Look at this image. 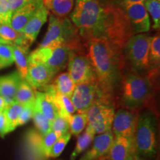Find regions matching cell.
I'll return each mask as SVG.
<instances>
[{
	"label": "cell",
	"instance_id": "1",
	"mask_svg": "<svg viewBox=\"0 0 160 160\" xmlns=\"http://www.w3.org/2000/svg\"><path fill=\"white\" fill-rule=\"evenodd\" d=\"M70 19L86 42L104 39L122 48L133 36L122 11L102 6L98 0H76Z\"/></svg>",
	"mask_w": 160,
	"mask_h": 160
},
{
	"label": "cell",
	"instance_id": "2",
	"mask_svg": "<svg viewBox=\"0 0 160 160\" xmlns=\"http://www.w3.org/2000/svg\"><path fill=\"white\" fill-rule=\"evenodd\" d=\"M86 56L91 62L100 88L117 101L120 79L125 69L122 48L107 39H91L87 42Z\"/></svg>",
	"mask_w": 160,
	"mask_h": 160
},
{
	"label": "cell",
	"instance_id": "3",
	"mask_svg": "<svg viewBox=\"0 0 160 160\" xmlns=\"http://www.w3.org/2000/svg\"><path fill=\"white\" fill-rule=\"evenodd\" d=\"M155 77L124 69L117 93V105L131 111H141L154 95Z\"/></svg>",
	"mask_w": 160,
	"mask_h": 160
},
{
	"label": "cell",
	"instance_id": "4",
	"mask_svg": "<svg viewBox=\"0 0 160 160\" xmlns=\"http://www.w3.org/2000/svg\"><path fill=\"white\" fill-rule=\"evenodd\" d=\"M60 46H66L74 53H85L87 42L69 18H58L50 14L47 32L39 48H54Z\"/></svg>",
	"mask_w": 160,
	"mask_h": 160
},
{
	"label": "cell",
	"instance_id": "5",
	"mask_svg": "<svg viewBox=\"0 0 160 160\" xmlns=\"http://www.w3.org/2000/svg\"><path fill=\"white\" fill-rule=\"evenodd\" d=\"M133 142L135 153L145 160H151L157 157V124L151 112L143 111L139 113Z\"/></svg>",
	"mask_w": 160,
	"mask_h": 160
},
{
	"label": "cell",
	"instance_id": "6",
	"mask_svg": "<svg viewBox=\"0 0 160 160\" xmlns=\"http://www.w3.org/2000/svg\"><path fill=\"white\" fill-rule=\"evenodd\" d=\"M152 37L145 33H139L132 36L126 42L122 48L125 69L139 75H151L148 53Z\"/></svg>",
	"mask_w": 160,
	"mask_h": 160
},
{
	"label": "cell",
	"instance_id": "7",
	"mask_svg": "<svg viewBox=\"0 0 160 160\" xmlns=\"http://www.w3.org/2000/svg\"><path fill=\"white\" fill-rule=\"evenodd\" d=\"M116 105L113 98L102 96L96 100L87 111L88 125L93 129L96 135L111 129Z\"/></svg>",
	"mask_w": 160,
	"mask_h": 160
},
{
	"label": "cell",
	"instance_id": "8",
	"mask_svg": "<svg viewBox=\"0 0 160 160\" xmlns=\"http://www.w3.org/2000/svg\"><path fill=\"white\" fill-rule=\"evenodd\" d=\"M73 52L66 46L54 48H38L28 55V62L42 64L57 75L60 71L65 68Z\"/></svg>",
	"mask_w": 160,
	"mask_h": 160
},
{
	"label": "cell",
	"instance_id": "9",
	"mask_svg": "<svg viewBox=\"0 0 160 160\" xmlns=\"http://www.w3.org/2000/svg\"><path fill=\"white\" fill-rule=\"evenodd\" d=\"M102 96L107 95L100 88L97 79H93L85 82L76 85L71 99L76 112L87 113L96 100Z\"/></svg>",
	"mask_w": 160,
	"mask_h": 160
},
{
	"label": "cell",
	"instance_id": "10",
	"mask_svg": "<svg viewBox=\"0 0 160 160\" xmlns=\"http://www.w3.org/2000/svg\"><path fill=\"white\" fill-rule=\"evenodd\" d=\"M139 117V111L122 108L116 111L111 126L114 137H125L133 140Z\"/></svg>",
	"mask_w": 160,
	"mask_h": 160
},
{
	"label": "cell",
	"instance_id": "11",
	"mask_svg": "<svg viewBox=\"0 0 160 160\" xmlns=\"http://www.w3.org/2000/svg\"><path fill=\"white\" fill-rule=\"evenodd\" d=\"M119 9L125 14L133 35L150 31L151 19L143 2L131 3Z\"/></svg>",
	"mask_w": 160,
	"mask_h": 160
},
{
	"label": "cell",
	"instance_id": "12",
	"mask_svg": "<svg viewBox=\"0 0 160 160\" xmlns=\"http://www.w3.org/2000/svg\"><path fill=\"white\" fill-rule=\"evenodd\" d=\"M68 70L75 85L96 79L93 67L85 53L73 52L68 63Z\"/></svg>",
	"mask_w": 160,
	"mask_h": 160
},
{
	"label": "cell",
	"instance_id": "13",
	"mask_svg": "<svg viewBox=\"0 0 160 160\" xmlns=\"http://www.w3.org/2000/svg\"><path fill=\"white\" fill-rule=\"evenodd\" d=\"M55 76L48 68L42 64L28 62V70L25 80L36 91H43L51 84Z\"/></svg>",
	"mask_w": 160,
	"mask_h": 160
},
{
	"label": "cell",
	"instance_id": "14",
	"mask_svg": "<svg viewBox=\"0 0 160 160\" xmlns=\"http://www.w3.org/2000/svg\"><path fill=\"white\" fill-rule=\"evenodd\" d=\"M114 136L111 129L105 133L97 134L92 142V146L79 160H97L108 154Z\"/></svg>",
	"mask_w": 160,
	"mask_h": 160
},
{
	"label": "cell",
	"instance_id": "15",
	"mask_svg": "<svg viewBox=\"0 0 160 160\" xmlns=\"http://www.w3.org/2000/svg\"><path fill=\"white\" fill-rule=\"evenodd\" d=\"M48 16L49 11L42 4L24 28L22 31L24 37L31 45L37 39L42 26L47 22Z\"/></svg>",
	"mask_w": 160,
	"mask_h": 160
},
{
	"label": "cell",
	"instance_id": "16",
	"mask_svg": "<svg viewBox=\"0 0 160 160\" xmlns=\"http://www.w3.org/2000/svg\"><path fill=\"white\" fill-rule=\"evenodd\" d=\"M42 4V0H34L13 12L10 22L11 27L17 31L22 33L25 26Z\"/></svg>",
	"mask_w": 160,
	"mask_h": 160
},
{
	"label": "cell",
	"instance_id": "17",
	"mask_svg": "<svg viewBox=\"0 0 160 160\" xmlns=\"http://www.w3.org/2000/svg\"><path fill=\"white\" fill-rule=\"evenodd\" d=\"M28 137L31 147L45 157H48L50 150L58 139L57 135L51 131L45 135L41 134L37 131H33L30 132Z\"/></svg>",
	"mask_w": 160,
	"mask_h": 160
},
{
	"label": "cell",
	"instance_id": "18",
	"mask_svg": "<svg viewBox=\"0 0 160 160\" xmlns=\"http://www.w3.org/2000/svg\"><path fill=\"white\" fill-rule=\"evenodd\" d=\"M134 151L133 140L125 137H114L108 153V160H129Z\"/></svg>",
	"mask_w": 160,
	"mask_h": 160
},
{
	"label": "cell",
	"instance_id": "19",
	"mask_svg": "<svg viewBox=\"0 0 160 160\" xmlns=\"http://www.w3.org/2000/svg\"><path fill=\"white\" fill-rule=\"evenodd\" d=\"M43 91L48 92L51 96L56 108H57L58 115L68 120L69 117L76 113L75 108L72 103L71 98L58 93L52 88L51 84H49Z\"/></svg>",
	"mask_w": 160,
	"mask_h": 160
},
{
	"label": "cell",
	"instance_id": "20",
	"mask_svg": "<svg viewBox=\"0 0 160 160\" xmlns=\"http://www.w3.org/2000/svg\"><path fill=\"white\" fill-rule=\"evenodd\" d=\"M35 96L34 107L51 122L58 114L51 96L40 91H35Z\"/></svg>",
	"mask_w": 160,
	"mask_h": 160
},
{
	"label": "cell",
	"instance_id": "21",
	"mask_svg": "<svg viewBox=\"0 0 160 160\" xmlns=\"http://www.w3.org/2000/svg\"><path fill=\"white\" fill-rule=\"evenodd\" d=\"M22 79L17 71L0 77V97L13 100Z\"/></svg>",
	"mask_w": 160,
	"mask_h": 160
},
{
	"label": "cell",
	"instance_id": "22",
	"mask_svg": "<svg viewBox=\"0 0 160 160\" xmlns=\"http://www.w3.org/2000/svg\"><path fill=\"white\" fill-rule=\"evenodd\" d=\"M43 5L58 18L67 17L74 6V0H42Z\"/></svg>",
	"mask_w": 160,
	"mask_h": 160
},
{
	"label": "cell",
	"instance_id": "23",
	"mask_svg": "<svg viewBox=\"0 0 160 160\" xmlns=\"http://www.w3.org/2000/svg\"><path fill=\"white\" fill-rule=\"evenodd\" d=\"M53 89L58 93L71 98L74 91L76 85L70 77L68 72L62 73L57 76L51 83Z\"/></svg>",
	"mask_w": 160,
	"mask_h": 160
},
{
	"label": "cell",
	"instance_id": "24",
	"mask_svg": "<svg viewBox=\"0 0 160 160\" xmlns=\"http://www.w3.org/2000/svg\"><path fill=\"white\" fill-rule=\"evenodd\" d=\"M148 61L150 67V74L157 76L160 63V36L157 34L152 37L150 43Z\"/></svg>",
	"mask_w": 160,
	"mask_h": 160
},
{
	"label": "cell",
	"instance_id": "25",
	"mask_svg": "<svg viewBox=\"0 0 160 160\" xmlns=\"http://www.w3.org/2000/svg\"><path fill=\"white\" fill-rule=\"evenodd\" d=\"M96 136L95 132L93 131L91 128H90L88 125L85 128V131L82 134L78 136L77 145L74 150L72 152L70 159L71 160H76V159L79 156L87 150L88 148L89 147L90 145L92 143L93 139Z\"/></svg>",
	"mask_w": 160,
	"mask_h": 160
},
{
	"label": "cell",
	"instance_id": "26",
	"mask_svg": "<svg viewBox=\"0 0 160 160\" xmlns=\"http://www.w3.org/2000/svg\"><path fill=\"white\" fill-rule=\"evenodd\" d=\"M35 91L25 79H22L16 92L13 101L22 105L33 103L36 97Z\"/></svg>",
	"mask_w": 160,
	"mask_h": 160
},
{
	"label": "cell",
	"instance_id": "27",
	"mask_svg": "<svg viewBox=\"0 0 160 160\" xmlns=\"http://www.w3.org/2000/svg\"><path fill=\"white\" fill-rule=\"evenodd\" d=\"M13 60L18 73L22 79H25L28 70V50L18 45H13Z\"/></svg>",
	"mask_w": 160,
	"mask_h": 160
},
{
	"label": "cell",
	"instance_id": "28",
	"mask_svg": "<svg viewBox=\"0 0 160 160\" xmlns=\"http://www.w3.org/2000/svg\"><path fill=\"white\" fill-rule=\"evenodd\" d=\"M23 37V33L13 29L10 23L0 24V42H1L12 45H18Z\"/></svg>",
	"mask_w": 160,
	"mask_h": 160
},
{
	"label": "cell",
	"instance_id": "29",
	"mask_svg": "<svg viewBox=\"0 0 160 160\" xmlns=\"http://www.w3.org/2000/svg\"><path fill=\"white\" fill-rule=\"evenodd\" d=\"M23 106L16 102H13L11 105L6 107L5 113L7 119V128H6V134L10 132L14 131L17 127L18 119L19 114L23 109Z\"/></svg>",
	"mask_w": 160,
	"mask_h": 160
},
{
	"label": "cell",
	"instance_id": "30",
	"mask_svg": "<svg viewBox=\"0 0 160 160\" xmlns=\"http://www.w3.org/2000/svg\"><path fill=\"white\" fill-rule=\"evenodd\" d=\"M69 131L71 134L78 137L88 125L87 113L76 112L69 117Z\"/></svg>",
	"mask_w": 160,
	"mask_h": 160
},
{
	"label": "cell",
	"instance_id": "31",
	"mask_svg": "<svg viewBox=\"0 0 160 160\" xmlns=\"http://www.w3.org/2000/svg\"><path fill=\"white\" fill-rule=\"evenodd\" d=\"M149 17L153 20V28H160V0H146L144 3Z\"/></svg>",
	"mask_w": 160,
	"mask_h": 160
},
{
	"label": "cell",
	"instance_id": "32",
	"mask_svg": "<svg viewBox=\"0 0 160 160\" xmlns=\"http://www.w3.org/2000/svg\"><path fill=\"white\" fill-rule=\"evenodd\" d=\"M33 120L37 131L41 134L45 135L51 131V122L39 111L33 107Z\"/></svg>",
	"mask_w": 160,
	"mask_h": 160
},
{
	"label": "cell",
	"instance_id": "33",
	"mask_svg": "<svg viewBox=\"0 0 160 160\" xmlns=\"http://www.w3.org/2000/svg\"><path fill=\"white\" fill-rule=\"evenodd\" d=\"M13 62V45L0 42V69L8 67Z\"/></svg>",
	"mask_w": 160,
	"mask_h": 160
},
{
	"label": "cell",
	"instance_id": "34",
	"mask_svg": "<svg viewBox=\"0 0 160 160\" xmlns=\"http://www.w3.org/2000/svg\"><path fill=\"white\" fill-rule=\"evenodd\" d=\"M51 131L59 138L69 132V123L68 119L58 115L51 122Z\"/></svg>",
	"mask_w": 160,
	"mask_h": 160
},
{
	"label": "cell",
	"instance_id": "35",
	"mask_svg": "<svg viewBox=\"0 0 160 160\" xmlns=\"http://www.w3.org/2000/svg\"><path fill=\"white\" fill-rule=\"evenodd\" d=\"M71 137V133L70 132H68L65 135L62 136L58 138L56 140V142L53 143V146L51 147V150H50L48 157L52 158H57L61 155L62 151L65 149L66 145L69 142L70 139Z\"/></svg>",
	"mask_w": 160,
	"mask_h": 160
},
{
	"label": "cell",
	"instance_id": "36",
	"mask_svg": "<svg viewBox=\"0 0 160 160\" xmlns=\"http://www.w3.org/2000/svg\"><path fill=\"white\" fill-rule=\"evenodd\" d=\"M99 2L105 7H112L115 8H122L124 6L135 2L145 3L146 0H98Z\"/></svg>",
	"mask_w": 160,
	"mask_h": 160
},
{
	"label": "cell",
	"instance_id": "37",
	"mask_svg": "<svg viewBox=\"0 0 160 160\" xmlns=\"http://www.w3.org/2000/svg\"><path fill=\"white\" fill-rule=\"evenodd\" d=\"M33 107L34 102L30 103L23 106V109L20 113L19 119H18L17 126H21L27 123L30 119H32L33 113Z\"/></svg>",
	"mask_w": 160,
	"mask_h": 160
},
{
	"label": "cell",
	"instance_id": "38",
	"mask_svg": "<svg viewBox=\"0 0 160 160\" xmlns=\"http://www.w3.org/2000/svg\"><path fill=\"white\" fill-rule=\"evenodd\" d=\"M12 13L7 0H0V24L10 23Z\"/></svg>",
	"mask_w": 160,
	"mask_h": 160
},
{
	"label": "cell",
	"instance_id": "39",
	"mask_svg": "<svg viewBox=\"0 0 160 160\" xmlns=\"http://www.w3.org/2000/svg\"><path fill=\"white\" fill-rule=\"evenodd\" d=\"M7 1L8 3L9 8L11 10L12 14H13V12L17 11L20 8L23 7L27 4L32 2L34 0H7Z\"/></svg>",
	"mask_w": 160,
	"mask_h": 160
},
{
	"label": "cell",
	"instance_id": "40",
	"mask_svg": "<svg viewBox=\"0 0 160 160\" xmlns=\"http://www.w3.org/2000/svg\"><path fill=\"white\" fill-rule=\"evenodd\" d=\"M6 128H7V119L5 111H0V136L4 137L6 135Z\"/></svg>",
	"mask_w": 160,
	"mask_h": 160
},
{
	"label": "cell",
	"instance_id": "41",
	"mask_svg": "<svg viewBox=\"0 0 160 160\" xmlns=\"http://www.w3.org/2000/svg\"><path fill=\"white\" fill-rule=\"evenodd\" d=\"M129 160H145V159H144L143 158H142L141 157H139V155H137L135 152H133V153H132V155L131 156V157H130Z\"/></svg>",
	"mask_w": 160,
	"mask_h": 160
},
{
	"label": "cell",
	"instance_id": "42",
	"mask_svg": "<svg viewBox=\"0 0 160 160\" xmlns=\"http://www.w3.org/2000/svg\"><path fill=\"white\" fill-rule=\"evenodd\" d=\"M5 108V102L3 97H0V111H2Z\"/></svg>",
	"mask_w": 160,
	"mask_h": 160
},
{
	"label": "cell",
	"instance_id": "43",
	"mask_svg": "<svg viewBox=\"0 0 160 160\" xmlns=\"http://www.w3.org/2000/svg\"></svg>",
	"mask_w": 160,
	"mask_h": 160
}]
</instances>
